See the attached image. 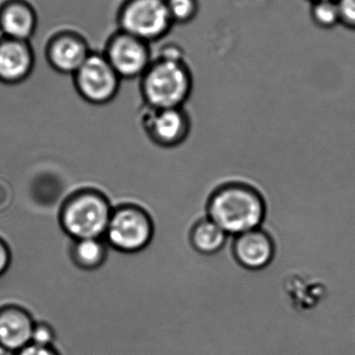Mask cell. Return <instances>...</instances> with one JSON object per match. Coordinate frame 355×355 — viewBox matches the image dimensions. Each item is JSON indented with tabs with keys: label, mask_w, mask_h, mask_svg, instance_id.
Returning <instances> with one entry per match:
<instances>
[{
	"label": "cell",
	"mask_w": 355,
	"mask_h": 355,
	"mask_svg": "<svg viewBox=\"0 0 355 355\" xmlns=\"http://www.w3.org/2000/svg\"><path fill=\"white\" fill-rule=\"evenodd\" d=\"M193 87L194 78L184 51L172 43L162 47L140 78L144 105L151 107H184Z\"/></svg>",
	"instance_id": "cell-1"
},
{
	"label": "cell",
	"mask_w": 355,
	"mask_h": 355,
	"mask_svg": "<svg viewBox=\"0 0 355 355\" xmlns=\"http://www.w3.org/2000/svg\"><path fill=\"white\" fill-rule=\"evenodd\" d=\"M207 216L236 236L261 227L267 216V202L255 184L243 180H230L218 184L207 200Z\"/></svg>",
	"instance_id": "cell-2"
},
{
	"label": "cell",
	"mask_w": 355,
	"mask_h": 355,
	"mask_svg": "<svg viewBox=\"0 0 355 355\" xmlns=\"http://www.w3.org/2000/svg\"><path fill=\"white\" fill-rule=\"evenodd\" d=\"M113 209L105 193L93 188L80 189L62 205L60 225L73 241L105 238Z\"/></svg>",
	"instance_id": "cell-3"
},
{
	"label": "cell",
	"mask_w": 355,
	"mask_h": 355,
	"mask_svg": "<svg viewBox=\"0 0 355 355\" xmlns=\"http://www.w3.org/2000/svg\"><path fill=\"white\" fill-rule=\"evenodd\" d=\"M155 230V222L146 209L136 203H122L114 207L105 240L115 250L132 254L150 245Z\"/></svg>",
	"instance_id": "cell-4"
},
{
	"label": "cell",
	"mask_w": 355,
	"mask_h": 355,
	"mask_svg": "<svg viewBox=\"0 0 355 355\" xmlns=\"http://www.w3.org/2000/svg\"><path fill=\"white\" fill-rule=\"evenodd\" d=\"M118 24L120 31L149 44L165 38L174 26L167 0H124Z\"/></svg>",
	"instance_id": "cell-5"
},
{
	"label": "cell",
	"mask_w": 355,
	"mask_h": 355,
	"mask_svg": "<svg viewBox=\"0 0 355 355\" xmlns=\"http://www.w3.org/2000/svg\"><path fill=\"white\" fill-rule=\"evenodd\" d=\"M74 86L83 99L95 105L111 103L120 90L122 78L103 53H91L73 76Z\"/></svg>",
	"instance_id": "cell-6"
},
{
	"label": "cell",
	"mask_w": 355,
	"mask_h": 355,
	"mask_svg": "<svg viewBox=\"0 0 355 355\" xmlns=\"http://www.w3.org/2000/svg\"><path fill=\"white\" fill-rule=\"evenodd\" d=\"M141 125L149 140L162 148H175L184 144L192 130V121L184 107L144 105Z\"/></svg>",
	"instance_id": "cell-7"
},
{
	"label": "cell",
	"mask_w": 355,
	"mask_h": 355,
	"mask_svg": "<svg viewBox=\"0 0 355 355\" xmlns=\"http://www.w3.org/2000/svg\"><path fill=\"white\" fill-rule=\"evenodd\" d=\"M103 55L122 80L141 78L153 60L149 43L120 30L110 37Z\"/></svg>",
	"instance_id": "cell-8"
},
{
	"label": "cell",
	"mask_w": 355,
	"mask_h": 355,
	"mask_svg": "<svg viewBox=\"0 0 355 355\" xmlns=\"http://www.w3.org/2000/svg\"><path fill=\"white\" fill-rule=\"evenodd\" d=\"M232 253L241 267L249 271H261L273 261L276 243L272 234L261 226L234 236Z\"/></svg>",
	"instance_id": "cell-9"
},
{
	"label": "cell",
	"mask_w": 355,
	"mask_h": 355,
	"mask_svg": "<svg viewBox=\"0 0 355 355\" xmlns=\"http://www.w3.org/2000/svg\"><path fill=\"white\" fill-rule=\"evenodd\" d=\"M92 51L78 33H58L47 43L46 59L51 68L61 74L73 76Z\"/></svg>",
	"instance_id": "cell-10"
},
{
	"label": "cell",
	"mask_w": 355,
	"mask_h": 355,
	"mask_svg": "<svg viewBox=\"0 0 355 355\" xmlns=\"http://www.w3.org/2000/svg\"><path fill=\"white\" fill-rule=\"evenodd\" d=\"M34 66L35 53L28 41L0 38V83H24L32 74Z\"/></svg>",
	"instance_id": "cell-11"
},
{
	"label": "cell",
	"mask_w": 355,
	"mask_h": 355,
	"mask_svg": "<svg viewBox=\"0 0 355 355\" xmlns=\"http://www.w3.org/2000/svg\"><path fill=\"white\" fill-rule=\"evenodd\" d=\"M35 323L32 313L20 305L0 307V348L17 353L30 345Z\"/></svg>",
	"instance_id": "cell-12"
},
{
	"label": "cell",
	"mask_w": 355,
	"mask_h": 355,
	"mask_svg": "<svg viewBox=\"0 0 355 355\" xmlns=\"http://www.w3.org/2000/svg\"><path fill=\"white\" fill-rule=\"evenodd\" d=\"M38 26V16L26 0H6L0 6V33L6 38L28 41Z\"/></svg>",
	"instance_id": "cell-13"
},
{
	"label": "cell",
	"mask_w": 355,
	"mask_h": 355,
	"mask_svg": "<svg viewBox=\"0 0 355 355\" xmlns=\"http://www.w3.org/2000/svg\"><path fill=\"white\" fill-rule=\"evenodd\" d=\"M284 290L292 304L298 311L315 309L325 299L326 284L315 276L292 273L284 282Z\"/></svg>",
	"instance_id": "cell-14"
},
{
	"label": "cell",
	"mask_w": 355,
	"mask_h": 355,
	"mask_svg": "<svg viewBox=\"0 0 355 355\" xmlns=\"http://www.w3.org/2000/svg\"><path fill=\"white\" fill-rule=\"evenodd\" d=\"M228 234L211 218H199L191 226L189 242L199 254L214 255L220 252L227 242Z\"/></svg>",
	"instance_id": "cell-15"
},
{
	"label": "cell",
	"mask_w": 355,
	"mask_h": 355,
	"mask_svg": "<svg viewBox=\"0 0 355 355\" xmlns=\"http://www.w3.org/2000/svg\"><path fill=\"white\" fill-rule=\"evenodd\" d=\"M109 250L103 238L74 240L70 248V257L76 267L85 271H94L105 265Z\"/></svg>",
	"instance_id": "cell-16"
},
{
	"label": "cell",
	"mask_w": 355,
	"mask_h": 355,
	"mask_svg": "<svg viewBox=\"0 0 355 355\" xmlns=\"http://www.w3.org/2000/svg\"><path fill=\"white\" fill-rule=\"evenodd\" d=\"M309 17L313 24L321 30H332L340 26L336 0H319L311 3Z\"/></svg>",
	"instance_id": "cell-17"
},
{
	"label": "cell",
	"mask_w": 355,
	"mask_h": 355,
	"mask_svg": "<svg viewBox=\"0 0 355 355\" xmlns=\"http://www.w3.org/2000/svg\"><path fill=\"white\" fill-rule=\"evenodd\" d=\"M167 7L174 26H184L197 17L200 3L199 0H167Z\"/></svg>",
	"instance_id": "cell-18"
},
{
	"label": "cell",
	"mask_w": 355,
	"mask_h": 355,
	"mask_svg": "<svg viewBox=\"0 0 355 355\" xmlns=\"http://www.w3.org/2000/svg\"><path fill=\"white\" fill-rule=\"evenodd\" d=\"M57 334L51 324L47 322H36L33 330L32 343L39 346H53Z\"/></svg>",
	"instance_id": "cell-19"
},
{
	"label": "cell",
	"mask_w": 355,
	"mask_h": 355,
	"mask_svg": "<svg viewBox=\"0 0 355 355\" xmlns=\"http://www.w3.org/2000/svg\"><path fill=\"white\" fill-rule=\"evenodd\" d=\"M340 26L355 31V0H336Z\"/></svg>",
	"instance_id": "cell-20"
},
{
	"label": "cell",
	"mask_w": 355,
	"mask_h": 355,
	"mask_svg": "<svg viewBox=\"0 0 355 355\" xmlns=\"http://www.w3.org/2000/svg\"><path fill=\"white\" fill-rule=\"evenodd\" d=\"M15 355H61V353L53 346H39L31 343L30 345L15 353Z\"/></svg>",
	"instance_id": "cell-21"
},
{
	"label": "cell",
	"mask_w": 355,
	"mask_h": 355,
	"mask_svg": "<svg viewBox=\"0 0 355 355\" xmlns=\"http://www.w3.org/2000/svg\"><path fill=\"white\" fill-rule=\"evenodd\" d=\"M12 263V251L9 244L0 236V277L10 269Z\"/></svg>",
	"instance_id": "cell-22"
},
{
	"label": "cell",
	"mask_w": 355,
	"mask_h": 355,
	"mask_svg": "<svg viewBox=\"0 0 355 355\" xmlns=\"http://www.w3.org/2000/svg\"><path fill=\"white\" fill-rule=\"evenodd\" d=\"M309 3H313V1H319V0H307Z\"/></svg>",
	"instance_id": "cell-23"
}]
</instances>
